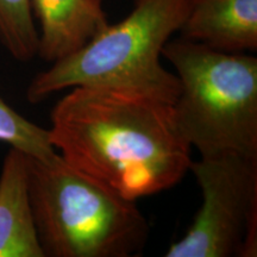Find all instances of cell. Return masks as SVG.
Masks as SVG:
<instances>
[{"mask_svg": "<svg viewBox=\"0 0 257 257\" xmlns=\"http://www.w3.org/2000/svg\"><path fill=\"white\" fill-rule=\"evenodd\" d=\"M192 0H135L124 19L74 53L37 74L29 85L30 102L76 86L123 88L173 102L180 93L176 74L161 64L162 50L180 31Z\"/></svg>", "mask_w": 257, "mask_h": 257, "instance_id": "3957f363", "label": "cell"}, {"mask_svg": "<svg viewBox=\"0 0 257 257\" xmlns=\"http://www.w3.org/2000/svg\"><path fill=\"white\" fill-rule=\"evenodd\" d=\"M181 37L226 53L257 49V0H192Z\"/></svg>", "mask_w": 257, "mask_h": 257, "instance_id": "52a82bcc", "label": "cell"}, {"mask_svg": "<svg viewBox=\"0 0 257 257\" xmlns=\"http://www.w3.org/2000/svg\"><path fill=\"white\" fill-rule=\"evenodd\" d=\"M94 2H96V3H100V4H101V3H102V0H94Z\"/></svg>", "mask_w": 257, "mask_h": 257, "instance_id": "8fae6325", "label": "cell"}, {"mask_svg": "<svg viewBox=\"0 0 257 257\" xmlns=\"http://www.w3.org/2000/svg\"><path fill=\"white\" fill-rule=\"evenodd\" d=\"M40 24L37 55L56 62L85 47L108 25L94 0H30Z\"/></svg>", "mask_w": 257, "mask_h": 257, "instance_id": "8992f818", "label": "cell"}, {"mask_svg": "<svg viewBox=\"0 0 257 257\" xmlns=\"http://www.w3.org/2000/svg\"><path fill=\"white\" fill-rule=\"evenodd\" d=\"M202 204L167 257L257 255V157L227 154L191 163Z\"/></svg>", "mask_w": 257, "mask_h": 257, "instance_id": "5b68a950", "label": "cell"}, {"mask_svg": "<svg viewBox=\"0 0 257 257\" xmlns=\"http://www.w3.org/2000/svg\"><path fill=\"white\" fill-rule=\"evenodd\" d=\"M0 142L17 148L29 156L49 160L57 154L49 141L47 128L31 123L0 96Z\"/></svg>", "mask_w": 257, "mask_h": 257, "instance_id": "30bf717a", "label": "cell"}, {"mask_svg": "<svg viewBox=\"0 0 257 257\" xmlns=\"http://www.w3.org/2000/svg\"><path fill=\"white\" fill-rule=\"evenodd\" d=\"M176 70L175 123L201 157H257V59L180 36L162 50Z\"/></svg>", "mask_w": 257, "mask_h": 257, "instance_id": "277c9868", "label": "cell"}, {"mask_svg": "<svg viewBox=\"0 0 257 257\" xmlns=\"http://www.w3.org/2000/svg\"><path fill=\"white\" fill-rule=\"evenodd\" d=\"M29 194L44 256L130 257L149 238L136 201L74 168L59 153L30 156Z\"/></svg>", "mask_w": 257, "mask_h": 257, "instance_id": "7a4b0ae2", "label": "cell"}, {"mask_svg": "<svg viewBox=\"0 0 257 257\" xmlns=\"http://www.w3.org/2000/svg\"><path fill=\"white\" fill-rule=\"evenodd\" d=\"M0 41L22 62L37 55L38 30L30 0H0Z\"/></svg>", "mask_w": 257, "mask_h": 257, "instance_id": "9c48e42d", "label": "cell"}, {"mask_svg": "<svg viewBox=\"0 0 257 257\" xmlns=\"http://www.w3.org/2000/svg\"><path fill=\"white\" fill-rule=\"evenodd\" d=\"M49 141L68 165L137 199L174 187L191 167L173 106L142 93L76 86L50 114Z\"/></svg>", "mask_w": 257, "mask_h": 257, "instance_id": "6da1fadb", "label": "cell"}, {"mask_svg": "<svg viewBox=\"0 0 257 257\" xmlns=\"http://www.w3.org/2000/svg\"><path fill=\"white\" fill-rule=\"evenodd\" d=\"M30 156L10 148L0 174V257H44L29 194Z\"/></svg>", "mask_w": 257, "mask_h": 257, "instance_id": "ba28073f", "label": "cell"}]
</instances>
